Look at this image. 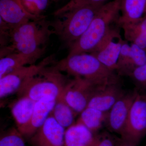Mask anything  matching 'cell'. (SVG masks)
<instances>
[{"mask_svg":"<svg viewBox=\"0 0 146 146\" xmlns=\"http://www.w3.org/2000/svg\"><path fill=\"white\" fill-rule=\"evenodd\" d=\"M115 146H135L126 143L121 139L120 137L118 138L114 136Z\"/></svg>","mask_w":146,"mask_h":146,"instance_id":"cell-30","label":"cell"},{"mask_svg":"<svg viewBox=\"0 0 146 146\" xmlns=\"http://www.w3.org/2000/svg\"><path fill=\"white\" fill-rule=\"evenodd\" d=\"M56 100L44 99L36 102L30 122L23 134L24 137L30 139L43 125L52 111Z\"/></svg>","mask_w":146,"mask_h":146,"instance_id":"cell-16","label":"cell"},{"mask_svg":"<svg viewBox=\"0 0 146 146\" xmlns=\"http://www.w3.org/2000/svg\"><path fill=\"white\" fill-rule=\"evenodd\" d=\"M101 86L85 79L74 77L66 84L63 91L64 98L73 110L80 114L87 107L91 98Z\"/></svg>","mask_w":146,"mask_h":146,"instance_id":"cell-7","label":"cell"},{"mask_svg":"<svg viewBox=\"0 0 146 146\" xmlns=\"http://www.w3.org/2000/svg\"><path fill=\"white\" fill-rule=\"evenodd\" d=\"M54 55L45 58L37 65L25 66L15 69L0 78L1 99L17 93L27 80L40 72L54 61Z\"/></svg>","mask_w":146,"mask_h":146,"instance_id":"cell-6","label":"cell"},{"mask_svg":"<svg viewBox=\"0 0 146 146\" xmlns=\"http://www.w3.org/2000/svg\"><path fill=\"white\" fill-rule=\"evenodd\" d=\"M53 66L61 72L85 79L99 86L119 82L115 72L105 67L91 53L68 56L56 62Z\"/></svg>","mask_w":146,"mask_h":146,"instance_id":"cell-1","label":"cell"},{"mask_svg":"<svg viewBox=\"0 0 146 146\" xmlns=\"http://www.w3.org/2000/svg\"><path fill=\"white\" fill-rule=\"evenodd\" d=\"M108 112L87 107L80 113L76 123L83 125L93 133H95L101 128L104 124H106Z\"/></svg>","mask_w":146,"mask_h":146,"instance_id":"cell-20","label":"cell"},{"mask_svg":"<svg viewBox=\"0 0 146 146\" xmlns=\"http://www.w3.org/2000/svg\"><path fill=\"white\" fill-rule=\"evenodd\" d=\"M94 135L86 126L76 123L65 130L64 146H90Z\"/></svg>","mask_w":146,"mask_h":146,"instance_id":"cell-17","label":"cell"},{"mask_svg":"<svg viewBox=\"0 0 146 146\" xmlns=\"http://www.w3.org/2000/svg\"><path fill=\"white\" fill-rule=\"evenodd\" d=\"M27 11L37 17H44L42 13L49 5V0H21Z\"/></svg>","mask_w":146,"mask_h":146,"instance_id":"cell-25","label":"cell"},{"mask_svg":"<svg viewBox=\"0 0 146 146\" xmlns=\"http://www.w3.org/2000/svg\"><path fill=\"white\" fill-rule=\"evenodd\" d=\"M118 19L119 25L125 23L138 22L146 12V0H122Z\"/></svg>","mask_w":146,"mask_h":146,"instance_id":"cell-18","label":"cell"},{"mask_svg":"<svg viewBox=\"0 0 146 146\" xmlns=\"http://www.w3.org/2000/svg\"><path fill=\"white\" fill-rule=\"evenodd\" d=\"M129 77L138 88L146 90V63L135 69Z\"/></svg>","mask_w":146,"mask_h":146,"instance_id":"cell-27","label":"cell"},{"mask_svg":"<svg viewBox=\"0 0 146 146\" xmlns=\"http://www.w3.org/2000/svg\"><path fill=\"white\" fill-rule=\"evenodd\" d=\"M0 18L12 29L30 21L44 19L45 17H37L29 13L21 0H0Z\"/></svg>","mask_w":146,"mask_h":146,"instance_id":"cell-11","label":"cell"},{"mask_svg":"<svg viewBox=\"0 0 146 146\" xmlns=\"http://www.w3.org/2000/svg\"><path fill=\"white\" fill-rule=\"evenodd\" d=\"M50 23L47 22L37 34L4 47L6 54L8 55L16 52L31 53L44 47L42 46L45 45L51 35L54 34L52 29H50Z\"/></svg>","mask_w":146,"mask_h":146,"instance_id":"cell-13","label":"cell"},{"mask_svg":"<svg viewBox=\"0 0 146 146\" xmlns=\"http://www.w3.org/2000/svg\"><path fill=\"white\" fill-rule=\"evenodd\" d=\"M50 115L63 127H69L74 124L77 113L68 104L64 98L63 91L56 100Z\"/></svg>","mask_w":146,"mask_h":146,"instance_id":"cell-19","label":"cell"},{"mask_svg":"<svg viewBox=\"0 0 146 146\" xmlns=\"http://www.w3.org/2000/svg\"><path fill=\"white\" fill-rule=\"evenodd\" d=\"M107 0H70L62 7L55 11L53 13L55 17L84 6L104 4Z\"/></svg>","mask_w":146,"mask_h":146,"instance_id":"cell-26","label":"cell"},{"mask_svg":"<svg viewBox=\"0 0 146 146\" xmlns=\"http://www.w3.org/2000/svg\"><path fill=\"white\" fill-rule=\"evenodd\" d=\"M47 21L44 19L31 21L11 30L10 43H17L39 33Z\"/></svg>","mask_w":146,"mask_h":146,"instance_id":"cell-21","label":"cell"},{"mask_svg":"<svg viewBox=\"0 0 146 146\" xmlns=\"http://www.w3.org/2000/svg\"><path fill=\"white\" fill-rule=\"evenodd\" d=\"M117 29L111 27L99 44L90 53L105 67L115 72L123 43Z\"/></svg>","mask_w":146,"mask_h":146,"instance_id":"cell-8","label":"cell"},{"mask_svg":"<svg viewBox=\"0 0 146 146\" xmlns=\"http://www.w3.org/2000/svg\"><path fill=\"white\" fill-rule=\"evenodd\" d=\"M138 93V91L135 90L125 93L108 112L105 124L111 132L120 135Z\"/></svg>","mask_w":146,"mask_h":146,"instance_id":"cell-9","label":"cell"},{"mask_svg":"<svg viewBox=\"0 0 146 146\" xmlns=\"http://www.w3.org/2000/svg\"><path fill=\"white\" fill-rule=\"evenodd\" d=\"M133 59L131 45L127 41L123 43L116 71L119 75L129 76L137 67Z\"/></svg>","mask_w":146,"mask_h":146,"instance_id":"cell-22","label":"cell"},{"mask_svg":"<svg viewBox=\"0 0 146 146\" xmlns=\"http://www.w3.org/2000/svg\"><path fill=\"white\" fill-rule=\"evenodd\" d=\"M122 0L105 3L97 13L86 31L69 46L68 56L90 53L107 34L111 24L117 21Z\"/></svg>","mask_w":146,"mask_h":146,"instance_id":"cell-2","label":"cell"},{"mask_svg":"<svg viewBox=\"0 0 146 146\" xmlns=\"http://www.w3.org/2000/svg\"><path fill=\"white\" fill-rule=\"evenodd\" d=\"M125 93L119 82L100 86L91 98L87 107L108 112Z\"/></svg>","mask_w":146,"mask_h":146,"instance_id":"cell-12","label":"cell"},{"mask_svg":"<svg viewBox=\"0 0 146 146\" xmlns=\"http://www.w3.org/2000/svg\"><path fill=\"white\" fill-rule=\"evenodd\" d=\"M138 24L141 33L146 39V16L138 21Z\"/></svg>","mask_w":146,"mask_h":146,"instance_id":"cell-29","label":"cell"},{"mask_svg":"<svg viewBox=\"0 0 146 146\" xmlns=\"http://www.w3.org/2000/svg\"><path fill=\"white\" fill-rule=\"evenodd\" d=\"M24 137L17 128H12L0 138V146H26Z\"/></svg>","mask_w":146,"mask_h":146,"instance_id":"cell-24","label":"cell"},{"mask_svg":"<svg viewBox=\"0 0 146 146\" xmlns=\"http://www.w3.org/2000/svg\"><path fill=\"white\" fill-rule=\"evenodd\" d=\"M36 102L26 97H19L11 108L17 129L23 135L31 119Z\"/></svg>","mask_w":146,"mask_h":146,"instance_id":"cell-15","label":"cell"},{"mask_svg":"<svg viewBox=\"0 0 146 146\" xmlns=\"http://www.w3.org/2000/svg\"><path fill=\"white\" fill-rule=\"evenodd\" d=\"M146 135V94L138 91L120 134L121 139L137 146Z\"/></svg>","mask_w":146,"mask_h":146,"instance_id":"cell-5","label":"cell"},{"mask_svg":"<svg viewBox=\"0 0 146 146\" xmlns=\"http://www.w3.org/2000/svg\"><path fill=\"white\" fill-rule=\"evenodd\" d=\"M67 80L60 72L47 67L25 82L17 92L18 97H26L35 102L56 100L63 92Z\"/></svg>","mask_w":146,"mask_h":146,"instance_id":"cell-4","label":"cell"},{"mask_svg":"<svg viewBox=\"0 0 146 146\" xmlns=\"http://www.w3.org/2000/svg\"><path fill=\"white\" fill-rule=\"evenodd\" d=\"M46 48V46L43 47L31 53L13 52L1 58L0 78L17 68L34 65L44 54Z\"/></svg>","mask_w":146,"mask_h":146,"instance_id":"cell-14","label":"cell"},{"mask_svg":"<svg viewBox=\"0 0 146 146\" xmlns=\"http://www.w3.org/2000/svg\"><path fill=\"white\" fill-rule=\"evenodd\" d=\"M65 130L50 114L46 121L31 138L32 146H64Z\"/></svg>","mask_w":146,"mask_h":146,"instance_id":"cell-10","label":"cell"},{"mask_svg":"<svg viewBox=\"0 0 146 146\" xmlns=\"http://www.w3.org/2000/svg\"><path fill=\"white\" fill-rule=\"evenodd\" d=\"M52 1H54L55 2H57L58 1H59V0H52Z\"/></svg>","mask_w":146,"mask_h":146,"instance_id":"cell-31","label":"cell"},{"mask_svg":"<svg viewBox=\"0 0 146 146\" xmlns=\"http://www.w3.org/2000/svg\"><path fill=\"white\" fill-rule=\"evenodd\" d=\"M145 146H146V145H145Z\"/></svg>","mask_w":146,"mask_h":146,"instance_id":"cell-32","label":"cell"},{"mask_svg":"<svg viewBox=\"0 0 146 146\" xmlns=\"http://www.w3.org/2000/svg\"><path fill=\"white\" fill-rule=\"evenodd\" d=\"M124 31L127 41L135 44L146 51V39L141 33L138 22L123 23L120 25Z\"/></svg>","mask_w":146,"mask_h":146,"instance_id":"cell-23","label":"cell"},{"mask_svg":"<svg viewBox=\"0 0 146 146\" xmlns=\"http://www.w3.org/2000/svg\"><path fill=\"white\" fill-rule=\"evenodd\" d=\"M104 4L80 7L56 17L57 19L50 24L54 34L70 46L86 31Z\"/></svg>","mask_w":146,"mask_h":146,"instance_id":"cell-3","label":"cell"},{"mask_svg":"<svg viewBox=\"0 0 146 146\" xmlns=\"http://www.w3.org/2000/svg\"><path fill=\"white\" fill-rule=\"evenodd\" d=\"M90 146H115L114 136L106 132L95 134Z\"/></svg>","mask_w":146,"mask_h":146,"instance_id":"cell-28","label":"cell"}]
</instances>
